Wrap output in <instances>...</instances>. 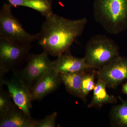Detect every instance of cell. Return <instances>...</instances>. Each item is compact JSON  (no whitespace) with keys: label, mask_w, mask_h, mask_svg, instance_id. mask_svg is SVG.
<instances>
[{"label":"cell","mask_w":127,"mask_h":127,"mask_svg":"<svg viewBox=\"0 0 127 127\" xmlns=\"http://www.w3.org/2000/svg\"><path fill=\"white\" fill-rule=\"evenodd\" d=\"M3 85L7 87L8 92L16 106L27 116L32 117L31 111L33 101L31 92L18 72L15 71L10 79L5 80L0 78V86Z\"/></svg>","instance_id":"obj_7"},{"label":"cell","mask_w":127,"mask_h":127,"mask_svg":"<svg viewBox=\"0 0 127 127\" xmlns=\"http://www.w3.org/2000/svg\"><path fill=\"white\" fill-rule=\"evenodd\" d=\"M122 91L124 93L127 95V82L123 85Z\"/></svg>","instance_id":"obj_19"},{"label":"cell","mask_w":127,"mask_h":127,"mask_svg":"<svg viewBox=\"0 0 127 127\" xmlns=\"http://www.w3.org/2000/svg\"><path fill=\"white\" fill-rule=\"evenodd\" d=\"M60 74L53 69L46 73L32 89V101L39 100L56 91L61 83Z\"/></svg>","instance_id":"obj_10"},{"label":"cell","mask_w":127,"mask_h":127,"mask_svg":"<svg viewBox=\"0 0 127 127\" xmlns=\"http://www.w3.org/2000/svg\"><path fill=\"white\" fill-rule=\"evenodd\" d=\"M0 92V117L4 116L15 105L9 92L2 91Z\"/></svg>","instance_id":"obj_17"},{"label":"cell","mask_w":127,"mask_h":127,"mask_svg":"<svg viewBox=\"0 0 127 127\" xmlns=\"http://www.w3.org/2000/svg\"><path fill=\"white\" fill-rule=\"evenodd\" d=\"M106 83L101 79L98 78L93 90L92 99L88 108L101 107L107 103H114L117 102L116 98L113 95H109L107 93Z\"/></svg>","instance_id":"obj_13"},{"label":"cell","mask_w":127,"mask_h":127,"mask_svg":"<svg viewBox=\"0 0 127 127\" xmlns=\"http://www.w3.org/2000/svg\"><path fill=\"white\" fill-rule=\"evenodd\" d=\"M93 74L84 73L82 80L81 98L85 101L87 96L91 91H93L95 86Z\"/></svg>","instance_id":"obj_16"},{"label":"cell","mask_w":127,"mask_h":127,"mask_svg":"<svg viewBox=\"0 0 127 127\" xmlns=\"http://www.w3.org/2000/svg\"><path fill=\"white\" fill-rule=\"evenodd\" d=\"M48 55L45 51L40 54H30L25 67L18 72L31 91L41 78L53 69V62Z\"/></svg>","instance_id":"obj_6"},{"label":"cell","mask_w":127,"mask_h":127,"mask_svg":"<svg viewBox=\"0 0 127 127\" xmlns=\"http://www.w3.org/2000/svg\"><path fill=\"white\" fill-rule=\"evenodd\" d=\"M93 16L107 32L120 34L127 29V0H94Z\"/></svg>","instance_id":"obj_2"},{"label":"cell","mask_w":127,"mask_h":127,"mask_svg":"<svg viewBox=\"0 0 127 127\" xmlns=\"http://www.w3.org/2000/svg\"><path fill=\"white\" fill-rule=\"evenodd\" d=\"M12 6L5 3L0 10V39H5L19 45L31 46L37 40L38 33H28L12 12Z\"/></svg>","instance_id":"obj_4"},{"label":"cell","mask_w":127,"mask_h":127,"mask_svg":"<svg viewBox=\"0 0 127 127\" xmlns=\"http://www.w3.org/2000/svg\"><path fill=\"white\" fill-rule=\"evenodd\" d=\"M53 62V69L59 74L82 71L92 68L86 63L84 57L73 56L70 51L57 57Z\"/></svg>","instance_id":"obj_9"},{"label":"cell","mask_w":127,"mask_h":127,"mask_svg":"<svg viewBox=\"0 0 127 127\" xmlns=\"http://www.w3.org/2000/svg\"><path fill=\"white\" fill-rule=\"evenodd\" d=\"M57 113L54 112L51 114L46 116L45 118L35 121V127H56V120Z\"/></svg>","instance_id":"obj_18"},{"label":"cell","mask_w":127,"mask_h":127,"mask_svg":"<svg viewBox=\"0 0 127 127\" xmlns=\"http://www.w3.org/2000/svg\"><path fill=\"white\" fill-rule=\"evenodd\" d=\"M84 57L92 68L101 69L119 56V48L111 38L102 34L92 37L87 43Z\"/></svg>","instance_id":"obj_3"},{"label":"cell","mask_w":127,"mask_h":127,"mask_svg":"<svg viewBox=\"0 0 127 127\" xmlns=\"http://www.w3.org/2000/svg\"><path fill=\"white\" fill-rule=\"evenodd\" d=\"M87 22L86 17L70 20L53 12L45 17L37 41L48 55L59 57L70 51L73 42L82 34Z\"/></svg>","instance_id":"obj_1"},{"label":"cell","mask_w":127,"mask_h":127,"mask_svg":"<svg viewBox=\"0 0 127 127\" xmlns=\"http://www.w3.org/2000/svg\"><path fill=\"white\" fill-rule=\"evenodd\" d=\"M98 75V78L104 82L107 87L116 88L127 79V58L118 56L100 69Z\"/></svg>","instance_id":"obj_8"},{"label":"cell","mask_w":127,"mask_h":127,"mask_svg":"<svg viewBox=\"0 0 127 127\" xmlns=\"http://www.w3.org/2000/svg\"><path fill=\"white\" fill-rule=\"evenodd\" d=\"M121 103L114 107L111 112V118L114 125L127 127V101L119 97Z\"/></svg>","instance_id":"obj_15"},{"label":"cell","mask_w":127,"mask_h":127,"mask_svg":"<svg viewBox=\"0 0 127 127\" xmlns=\"http://www.w3.org/2000/svg\"><path fill=\"white\" fill-rule=\"evenodd\" d=\"M31 46L19 45L0 39V78L27 60Z\"/></svg>","instance_id":"obj_5"},{"label":"cell","mask_w":127,"mask_h":127,"mask_svg":"<svg viewBox=\"0 0 127 127\" xmlns=\"http://www.w3.org/2000/svg\"><path fill=\"white\" fill-rule=\"evenodd\" d=\"M35 121L15 104L7 113L0 117V127H35Z\"/></svg>","instance_id":"obj_11"},{"label":"cell","mask_w":127,"mask_h":127,"mask_svg":"<svg viewBox=\"0 0 127 127\" xmlns=\"http://www.w3.org/2000/svg\"><path fill=\"white\" fill-rule=\"evenodd\" d=\"M12 7L23 6L39 12L45 17L53 13L52 0H6Z\"/></svg>","instance_id":"obj_12"},{"label":"cell","mask_w":127,"mask_h":127,"mask_svg":"<svg viewBox=\"0 0 127 127\" xmlns=\"http://www.w3.org/2000/svg\"><path fill=\"white\" fill-rule=\"evenodd\" d=\"M84 71L60 74L61 81L69 93L81 98L82 80Z\"/></svg>","instance_id":"obj_14"}]
</instances>
